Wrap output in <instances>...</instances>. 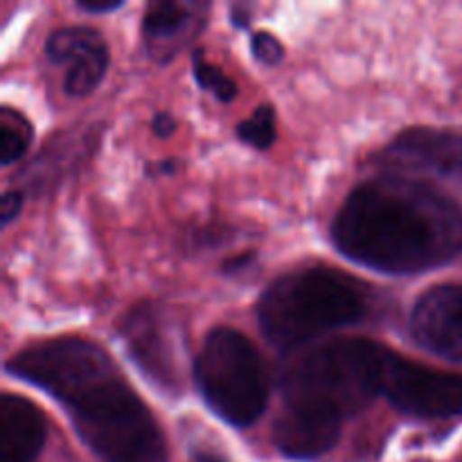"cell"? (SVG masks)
I'll return each instance as SVG.
<instances>
[{
  "label": "cell",
  "instance_id": "1",
  "mask_svg": "<svg viewBox=\"0 0 462 462\" xmlns=\"http://www.w3.org/2000/svg\"><path fill=\"white\" fill-rule=\"evenodd\" d=\"M7 370L63 404L75 431L102 462H167L165 436L152 411L97 343H39L12 356Z\"/></svg>",
  "mask_w": 462,
  "mask_h": 462
},
{
  "label": "cell",
  "instance_id": "2",
  "mask_svg": "<svg viewBox=\"0 0 462 462\" xmlns=\"http://www.w3.org/2000/svg\"><path fill=\"white\" fill-rule=\"evenodd\" d=\"M332 242L368 269L424 273L462 253V210L427 180L383 174L352 189L332 224Z\"/></svg>",
  "mask_w": 462,
  "mask_h": 462
},
{
  "label": "cell",
  "instance_id": "3",
  "mask_svg": "<svg viewBox=\"0 0 462 462\" xmlns=\"http://www.w3.org/2000/svg\"><path fill=\"white\" fill-rule=\"evenodd\" d=\"M368 311L359 284L334 269H300L269 284L257 302L266 341L293 350L334 329L347 328Z\"/></svg>",
  "mask_w": 462,
  "mask_h": 462
},
{
  "label": "cell",
  "instance_id": "4",
  "mask_svg": "<svg viewBox=\"0 0 462 462\" xmlns=\"http://www.w3.org/2000/svg\"><path fill=\"white\" fill-rule=\"evenodd\" d=\"M391 350L368 338H334L298 356L282 377V404L346 420L382 395Z\"/></svg>",
  "mask_w": 462,
  "mask_h": 462
},
{
  "label": "cell",
  "instance_id": "5",
  "mask_svg": "<svg viewBox=\"0 0 462 462\" xmlns=\"http://www.w3.org/2000/svg\"><path fill=\"white\" fill-rule=\"evenodd\" d=\"M206 404L233 427H251L269 404V374L257 347L242 332L215 328L194 361Z\"/></svg>",
  "mask_w": 462,
  "mask_h": 462
},
{
  "label": "cell",
  "instance_id": "6",
  "mask_svg": "<svg viewBox=\"0 0 462 462\" xmlns=\"http://www.w3.org/2000/svg\"><path fill=\"white\" fill-rule=\"evenodd\" d=\"M382 395L397 411L415 418H451L462 413V374L427 368L391 352Z\"/></svg>",
  "mask_w": 462,
  "mask_h": 462
},
{
  "label": "cell",
  "instance_id": "7",
  "mask_svg": "<svg viewBox=\"0 0 462 462\" xmlns=\"http://www.w3.org/2000/svg\"><path fill=\"white\" fill-rule=\"evenodd\" d=\"M379 167L386 174L411 176L422 171L462 180V135L429 126L406 129L379 153Z\"/></svg>",
  "mask_w": 462,
  "mask_h": 462
},
{
  "label": "cell",
  "instance_id": "8",
  "mask_svg": "<svg viewBox=\"0 0 462 462\" xmlns=\"http://www.w3.org/2000/svg\"><path fill=\"white\" fill-rule=\"evenodd\" d=\"M120 337L131 359L153 382L161 383L162 388H174L179 383L174 338L156 307H134L122 320Z\"/></svg>",
  "mask_w": 462,
  "mask_h": 462
},
{
  "label": "cell",
  "instance_id": "9",
  "mask_svg": "<svg viewBox=\"0 0 462 462\" xmlns=\"http://www.w3.org/2000/svg\"><path fill=\"white\" fill-rule=\"evenodd\" d=\"M411 334L424 350L462 364V284L429 289L415 302Z\"/></svg>",
  "mask_w": 462,
  "mask_h": 462
},
{
  "label": "cell",
  "instance_id": "10",
  "mask_svg": "<svg viewBox=\"0 0 462 462\" xmlns=\"http://www.w3.org/2000/svg\"><path fill=\"white\" fill-rule=\"evenodd\" d=\"M45 54L52 63L66 66L63 88L72 97L93 93L108 68V48L97 30L90 27H61L45 43Z\"/></svg>",
  "mask_w": 462,
  "mask_h": 462
},
{
  "label": "cell",
  "instance_id": "11",
  "mask_svg": "<svg viewBox=\"0 0 462 462\" xmlns=\"http://www.w3.org/2000/svg\"><path fill=\"white\" fill-rule=\"evenodd\" d=\"M341 424L343 420L320 411L282 404V411L273 424V442L289 458H319L338 442Z\"/></svg>",
  "mask_w": 462,
  "mask_h": 462
},
{
  "label": "cell",
  "instance_id": "12",
  "mask_svg": "<svg viewBox=\"0 0 462 462\" xmlns=\"http://www.w3.org/2000/svg\"><path fill=\"white\" fill-rule=\"evenodd\" d=\"M45 418L25 397H0V462H34L45 445Z\"/></svg>",
  "mask_w": 462,
  "mask_h": 462
},
{
  "label": "cell",
  "instance_id": "13",
  "mask_svg": "<svg viewBox=\"0 0 462 462\" xmlns=\"http://www.w3.org/2000/svg\"><path fill=\"white\" fill-rule=\"evenodd\" d=\"M197 5L171 3V0H156L147 5L143 21V34L149 50L156 54L174 52L180 36L189 30L197 12Z\"/></svg>",
  "mask_w": 462,
  "mask_h": 462
},
{
  "label": "cell",
  "instance_id": "14",
  "mask_svg": "<svg viewBox=\"0 0 462 462\" xmlns=\"http://www.w3.org/2000/svg\"><path fill=\"white\" fill-rule=\"evenodd\" d=\"M32 144V125L12 106L0 108V162L12 165L21 161Z\"/></svg>",
  "mask_w": 462,
  "mask_h": 462
},
{
  "label": "cell",
  "instance_id": "15",
  "mask_svg": "<svg viewBox=\"0 0 462 462\" xmlns=\"http://www.w3.org/2000/svg\"><path fill=\"white\" fill-rule=\"evenodd\" d=\"M237 135L244 143L257 149H269L275 143V111L273 106H260L248 120L237 126Z\"/></svg>",
  "mask_w": 462,
  "mask_h": 462
},
{
  "label": "cell",
  "instance_id": "16",
  "mask_svg": "<svg viewBox=\"0 0 462 462\" xmlns=\"http://www.w3.org/2000/svg\"><path fill=\"white\" fill-rule=\"evenodd\" d=\"M192 68L199 84H201L206 90H210L212 95H217V99H221V102H230V99H235V95H237V86H235V81L230 79L221 68L208 63L201 54H194Z\"/></svg>",
  "mask_w": 462,
  "mask_h": 462
},
{
  "label": "cell",
  "instance_id": "17",
  "mask_svg": "<svg viewBox=\"0 0 462 462\" xmlns=\"http://www.w3.org/2000/svg\"><path fill=\"white\" fill-rule=\"evenodd\" d=\"M251 48L253 54H255L262 63H269V66L271 63H278L284 54L282 43H280L273 34H269V32H257V34L253 36Z\"/></svg>",
  "mask_w": 462,
  "mask_h": 462
},
{
  "label": "cell",
  "instance_id": "18",
  "mask_svg": "<svg viewBox=\"0 0 462 462\" xmlns=\"http://www.w3.org/2000/svg\"><path fill=\"white\" fill-rule=\"evenodd\" d=\"M21 206H23L21 194H18V192H5L3 206H0V215H3L5 224H9V221H12L14 217L18 215Z\"/></svg>",
  "mask_w": 462,
  "mask_h": 462
},
{
  "label": "cell",
  "instance_id": "19",
  "mask_svg": "<svg viewBox=\"0 0 462 462\" xmlns=\"http://www.w3.org/2000/svg\"><path fill=\"white\" fill-rule=\"evenodd\" d=\"M77 7L88 14H106L122 7V0H106V3H95V0H90V3H77Z\"/></svg>",
  "mask_w": 462,
  "mask_h": 462
},
{
  "label": "cell",
  "instance_id": "20",
  "mask_svg": "<svg viewBox=\"0 0 462 462\" xmlns=\"http://www.w3.org/2000/svg\"><path fill=\"white\" fill-rule=\"evenodd\" d=\"M174 129L176 122L171 120L170 113H158V116L153 117V131H156L158 135H170Z\"/></svg>",
  "mask_w": 462,
  "mask_h": 462
},
{
  "label": "cell",
  "instance_id": "21",
  "mask_svg": "<svg viewBox=\"0 0 462 462\" xmlns=\"http://www.w3.org/2000/svg\"><path fill=\"white\" fill-rule=\"evenodd\" d=\"M192 462H219V460L212 458V456H206V454H197L192 458Z\"/></svg>",
  "mask_w": 462,
  "mask_h": 462
}]
</instances>
